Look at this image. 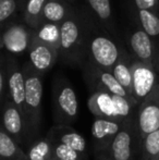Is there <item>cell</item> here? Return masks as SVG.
Listing matches in <instances>:
<instances>
[{
	"mask_svg": "<svg viewBox=\"0 0 159 160\" xmlns=\"http://www.w3.org/2000/svg\"><path fill=\"white\" fill-rule=\"evenodd\" d=\"M95 21L84 11H77L60 25L59 59L69 64L81 65L84 61L85 47Z\"/></svg>",
	"mask_w": 159,
	"mask_h": 160,
	"instance_id": "1",
	"label": "cell"
},
{
	"mask_svg": "<svg viewBox=\"0 0 159 160\" xmlns=\"http://www.w3.org/2000/svg\"><path fill=\"white\" fill-rule=\"evenodd\" d=\"M25 78V102L24 117L27 125L28 145L36 139L42 120V74L37 72L30 63L25 62L22 67Z\"/></svg>",
	"mask_w": 159,
	"mask_h": 160,
	"instance_id": "2",
	"label": "cell"
},
{
	"mask_svg": "<svg viewBox=\"0 0 159 160\" xmlns=\"http://www.w3.org/2000/svg\"><path fill=\"white\" fill-rule=\"evenodd\" d=\"M121 53L122 52L115 40L108 33L100 30L99 24L94 21L85 47L84 61L100 69L111 71L119 60Z\"/></svg>",
	"mask_w": 159,
	"mask_h": 160,
	"instance_id": "3",
	"label": "cell"
},
{
	"mask_svg": "<svg viewBox=\"0 0 159 160\" xmlns=\"http://www.w3.org/2000/svg\"><path fill=\"white\" fill-rule=\"evenodd\" d=\"M53 111L56 125H69L79 116V100L71 83L64 78L53 82Z\"/></svg>",
	"mask_w": 159,
	"mask_h": 160,
	"instance_id": "4",
	"label": "cell"
},
{
	"mask_svg": "<svg viewBox=\"0 0 159 160\" xmlns=\"http://www.w3.org/2000/svg\"><path fill=\"white\" fill-rule=\"evenodd\" d=\"M137 150H141V137L135 116H133L123 121L106 154L112 160H135Z\"/></svg>",
	"mask_w": 159,
	"mask_h": 160,
	"instance_id": "5",
	"label": "cell"
},
{
	"mask_svg": "<svg viewBox=\"0 0 159 160\" xmlns=\"http://www.w3.org/2000/svg\"><path fill=\"white\" fill-rule=\"evenodd\" d=\"M80 67L82 68L84 80L92 93L102 92V93H108L110 95L133 99L116 80L111 71L97 68L87 61H84Z\"/></svg>",
	"mask_w": 159,
	"mask_h": 160,
	"instance_id": "6",
	"label": "cell"
},
{
	"mask_svg": "<svg viewBox=\"0 0 159 160\" xmlns=\"http://www.w3.org/2000/svg\"><path fill=\"white\" fill-rule=\"evenodd\" d=\"M135 119L141 141L148 134L159 130V84L138 105Z\"/></svg>",
	"mask_w": 159,
	"mask_h": 160,
	"instance_id": "7",
	"label": "cell"
},
{
	"mask_svg": "<svg viewBox=\"0 0 159 160\" xmlns=\"http://www.w3.org/2000/svg\"><path fill=\"white\" fill-rule=\"evenodd\" d=\"M0 124L2 128L17 142L19 145L27 144V125L23 112L6 97L1 107Z\"/></svg>",
	"mask_w": 159,
	"mask_h": 160,
	"instance_id": "8",
	"label": "cell"
},
{
	"mask_svg": "<svg viewBox=\"0 0 159 160\" xmlns=\"http://www.w3.org/2000/svg\"><path fill=\"white\" fill-rule=\"evenodd\" d=\"M28 63L37 72L44 75L55 65L59 59V52L56 46L39 39L33 31L32 39L28 46Z\"/></svg>",
	"mask_w": 159,
	"mask_h": 160,
	"instance_id": "9",
	"label": "cell"
},
{
	"mask_svg": "<svg viewBox=\"0 0 159 160\" xmlns=\"http://www.w3.org/2000/svg\"><path fill=\"white\" fill-rule=\"evenodd\" d=\"M156 85L154 68L140 61L132 63V98L137 105L152 93Z\"/></svg>",
	"mask_w": 159,
	"mask_h": 160,
	"instance_id": "10",
	"label": "cell"
},
{
	"mask_svg": "<svg viewBox=\"0 0 159 160\" xmlns=\"http://www.w3.org/2000/svg\"><path fill=\"white\" fill-rule=\"evenodd\" d=\"M33 30L25 23H12L6 26L1 35L3 48L11 55H21L28 50Z\"/></svg>",
	"mask_w": 159,
	"mask_h": 160,
	"instance_id": "11",
	"label": "cell"
},
{
	"mask_svg": "<svg viewBox=\"0 0 159 160\" xmlns=\"http://www.w3.org/2000/svg\"><path fill=\"white\" fill-rule=\"evenodd\" d=\"M122 123L117 120L95 118L92 124V143L94 154L98 155L107 152L119 133Z\"/></svg>",
	"mask_w": 159,
	"mask_h": 160,
	"instance_id": "12",
	"label": "cell"
},
{
	"mask_svg": "<svg viewBox=\"0 0 159 160\" xmlns=\"http://www.w3.org/2000/svg\"><path fill=\"white\" fill-rule=\"evenodd\" d=\"M7 71V98L11 100L24 114L25 102V78L23 69L14 59L6 62Z\"/></svg>",
	"mask_w": 159,
	"mask_h": 160,
	"instance_id": "13",
	"label": "cell"
},
{
	"mask_svg": "<svg viewBox=\"0 0 159 160\" xmlns=\"http://www.w3.org/2000/svg\"><path fill=\"white\" fill-rule=\"evenodd\" d=\"M47 136L55 143H61L77 152L85 159L88 158L87 143L77 131L70 125H55L48 131Z\"/></svg>",
	"mask_w": 159,
	"mask_h": 160,
	"instance_id": "14",
	"label": "cell"
},
{
	"mask_svg": "<svg viewBox=\"0 0 159 160\" xmlns=\"http://www.w3.org/2000/svg\"><path fill=\"white\" fill-rule=\"evenodd\" d=\"M74 12L75 9L67 0H46L40 25L52 24L60 26Z\"/></svg>",
	"mask_w": 159,
	"mask_h": 160,
	"instance_id": "15",
	"label": "cell"
},
{
	"mask_svg": "<svg viewBox=\"0 0 159 160\" xmlns=\"http://www.w3.org/2000/svg\"><path fill=\"white\" fill-rule=\"evenodd\" d=\"M89 111L95 118L109 119V120L120 121L116 112V106L112 95L102 92L92 93L87 101ZM122 122V121H121Z\"/></svg>",
	"mask_w": 159,
	"mask_h": 160,
	"instance_id": "16",
	"label": "cell"
},
{
	"mask_svg": "<svg viewBox=\"0 0 159 160\" xmlns=\"http://www.w3.org/2000/svg\"><path fill=\"white\" fill-rule=\"evenodd\" d=\"M129 44L131 50L137 58V61L154 68L153 56H154V47L152 44L151 37L147 35L143 30L135 31L131 34L129 39Z\"/></svg>",
	"mask_w": 159,
	"mask_h": 160,
	"instance_id": "17",
	"label": "cell"
},
{
	"mask_svg": "<svg viewBox=\"0 0 159 160\" xmlns=\"http://www.w3.org/2000/svg\"><path fill=\"white\" fill-rule=\"evenodd\" d=\"M0 160H28L25 150L2 128L0 124Z\"/></svg>",
	"mask_w": 159,
	"mask_h": 160,
	"instance_id": "18",
	"label": "cell"
},
{
	"mask_svg": "<svg viewBox=\"0 0 159 160\" xmlns=\"http://www.w3.org/2000/svg\"><path fill=\"white\" fill-rule=\"evenodd\" d=\"M25 152L28 160H52L55 157L53 143L47 135L38 137L28 145Z\"/></svg>",
	"mask_w": 159,
	"mask_h": 160,
	"instance_id": "19",
	"label": "cell"
},
{
	"mask_svg": "<svg viewBox=\"0 0 159 160\" xmlns=\"http://www.w3.org/2000/svg\"><path fill=\"white\" fill-rule=\"evenodd\" d=\"M116 80L132 97V63L125 55L121 53L119 60L111 70Z\"/></svg>",
	"mask_w": 159,
	"mask_h": 160,
	"instance_id": "20",
	"label": "cell"
},
{
	"mask_svg": "<svg viewBox=\"0 0 159 160\" xmlns=\"http://www.w3.org/2000/svg\"><path fill=\"white\" fill-rule=\"evenodd\" d=\"M45 3L46 0H26L24 8V22L32 30H37L42 24Z\"/></svg>",
	"mask_w": 159,
	"mask_h": 160,
	"instance_id": "21",
	"label": "cell"
},
{
	"mask_svg": "<svg viewBox=\"0 0 159 160\" xmlns=\"http://www.w3.org/2000/svg\"><path fill=\"white\" fill-rule=\"evenodd\" d=\"M92 17L100 25L107 26L111 19L110 0H85Z\"/></svg>",
	"mask_w": 159,
	"mask_h": 160,
	"instance_id": "22",
	"label": "cell"
},
{
	"mask_svg": "<svg viewBox=\"0 0 159 160\" xmlns=\"http://www.w3.org/2000/svg\"><path fill=\"white\" fill-rule=\"evenodd\" d=\"M141 160H159V130L141 141Z\"/></svg>",
	"mask_w": 159,
	"mask_h": 160,
	"instance_id": "23",
	"label": "cell"
},
{
	"mask_svg": "<svg viewBox=\"0 0 159 160\" xmlns=\"http://www.w3.org/2000/svg\"><path fill=\"white\" fill-rule=\"evenodd\" d=\"M138 18L143 26V31L148 36L159 35V18L152 11L138 10Z\"/></svg>",
	"mask_w": 159,
	"mask_h": 160,
	"instance_id": "24",
	"label": "cell"
},
{
	"mask_svg": "<svg viewBox=\"0 0 159 160\" xmlns=\"http://www.w3.org/2000/svg\"><path fill=\"white\" fill-rule=\"evenodd\" d=\"M53 143V154L58 160H87L77 152L61 143Z\"/></svg>",
	"mask_w": 159,
	"mask_h": 160,
	"instance_id": "25",
	"label": "cell"
},
{
	"mask_svg": "<svg viewBox=\"0 0 159 160\" xmlns=\"http://www.w3.org/2000/svg\"><path fill=\"white\" fill-rule=\"evenodd\" d=\"M19 8L17 0H0V24L9 20Z\"/></svg>",
	"mask_w": 159,
	"mask_h": 160,
	"instance_id": "26",
	"label": "cell"
},
{
	"mask_svg": "<svg viewBox=\"0 0 159 160\" xmlns=\"http://www.w3.org/2000/svg\"><path fill=\"white\" fill-rule=\"evenodd\" d=\"M7 60L0 59V102H3L7 97V71H6Z\"/></svg>",
	"mask_w": 159,
	"mask_h": 160,
	"instance_id": "27",
	"label": "cell"
},
{
	"mask_svg": "<svg viewBox=\"0 0 159 160\" xmlns=\"http://www.w3.org/2000/svg\"><path fill=\"white\" fill-rule=\"evenodd\" d=\"M135 6L138 8V10H147L151 11L155 7L156 0H134Z\"/></svg>",
	"mask_w": 159,
	"mask_h": 160,
	"instance_id": "28",
	"label": "cell"
},
{
	"mask_svg": "<svg viewBox=\"0 0 159 160\" xmlns=\"http://www.w3.org/2000/svg\"><path fill=\"white\" fill-rule=\"evenodd\" d=\"M96 156V160H112L106 152H102V154L95 155Z\"/></svg>",
	"mask_w": 159,
	"mask_h": 160,
	"instance_id": "29",
	"label": "cell"
},
{
	"mask_svg": "<svg viewBox=\"0 0 159 160\" xmlns=\"http://www.w3.org/2000/svg\"><path fill=\"white\" fill-rule=\"evenodd\" d=\"M2 48H3V45H2V38H1V35H0V52H1Z\"/></svg>",
	"mask_w": 159,
	"mask_h": 160,
	"instance_id": "30",
	"label": "cell"
},
{
	"mask_svg": "<svg viewBox=\"0 0 159 160\" xmlns=\"http://www.w3.org/2000/svg\"><path fill=\"white\" fill-rule=\"evenodd\" d=\"M52 160H58V159L56 158V157H53V158H52Z\"/></svg>",
	"mask_w": 159,
	"mask_h": 160,
	"instance_id": "31",
	"label": "cell"
},
{
	"mask_svg": "<svg viewBox=\"0 0 159 160\" xmlns=\"http://www.w3.org/2000/svg\"><path fill=\"white\" fill-rule=\"evenodd\" d=\"M67 1H69V2H71V1H73V0H67Z\"/></svg>",
	"mask_w": 159,
	"mask_h": 160,
	"instance_id": "32",
	"label": "cell"
}]
</instances>
